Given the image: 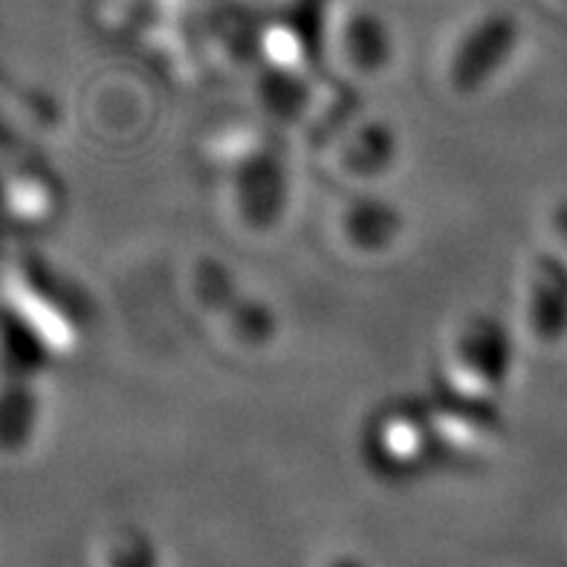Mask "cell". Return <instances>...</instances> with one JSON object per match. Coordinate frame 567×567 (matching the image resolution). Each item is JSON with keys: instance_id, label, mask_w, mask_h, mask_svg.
I'll list each match as a JSON object with an SVG mask.
<instances>
[{"instance_id": "1", "label": "cell", "mask_w": 567, "mask_h": 567, "mask_svg": "<svg viewBox=\"0 0 567 567\" xmlns=\"http://www.w3.org/2000/svg\"><path fill=\"white\" fill-rule=\"evenodd\" d=\"M231 195L240 220L255 231L278 226L290 203V174L278 136H252L231 159Z\"/></svg>"}, {"instance_id": "2", "label": "cell", "mask_w": 567, "mask_h": 567, "mask_svg": "<svg viewBox=\"0 0 567 567\" xmlns=\"http://www.w3.org/2000/svg\"><path fill=\"white\" fill-rule=\"evenodd\" d=\"M515 362V344L509 337L507 324L489 313L472 316L455 337L452 348V365L461 389H470L475 394L493 396L509 382Z\"/></svg>"}, {"instance_id": "3", "label": "cell", "mask_w": 567, "mask_h": 567, "mask_svg": "<svg viewBox=\"0 0 567 567\" xmlns=\"http://www.w3.org/2000/svg\"><path fill=\"white\" fill-rule=\"evenodd\" d=\"M518 21L509 12H493L481 18L457 41L449 61V84L461 96H475L507 68L518 47Z\"/></svg>"}, {"instance_id": "4", "label": "cell", "mask_w": 567, "mask_h": 567, "mask_svg": "<svg viewBox=\"0 0 567 567\" xmlns=\"http://www.w3.org/2000/svg\"><path fill=\"white\" fill-rule=\"evenodd\" d=\"M195 292L200 305L226 321L231 337L244 344H267L276 337L278 319L261 299H249L238 287L235 276L215 258H203L195 269Z\"/></svg>"}, {"instance_id": "5", "label": "cell", "mask_w": 567, "mask_h": 567, "mask_svg": "<svg viewBox=\"0 0 567 567\" xmlns=\"http://www.w3.org/2000/svg\"><path fill=\"white\" fill-rule=\"evenodd\" d=\"M425 403L449 441L484 443L504 432L507 425L493 396L461 389L452 380L434 382V389L425 394Z\"/></svg>"}, {"instance_id": "6", "label": "cell", "mask_w": 567, "mask_h": 567, "mask_svg": "<svg viewBox=\"0 0 567 567\" xmlns=\"http://www.w3.org/2000/svg\"><path fill=\"white\" fill-rule=\"evenodd\" d=\"M527 321L542 342H559L567 333V264L542 255L533 264L527 292Z\"/></svg>"}, {"instance_id": "7", "label": "cell", "mask_w": 567, "mask_h": 567, "mask_svg": "<svg viewBox=\"0 0 567 567\" xmlns=\"http://www.w3.org/2000/svg\"><path fill=\"white\" fill-rule=\"evenodd\" d=\"M342 229L344 238L362 252H382L403 235V215L382 197H359L344 212Z\"/></svg>"}, {"instance_id": "8", "label": "cell", "mask_w": 567, "mask_h": 567, "mask_svg": "<svg viewBox=\"0 0 567 567\" xmlns=\"http://www.w3.org/2000/svg\"><path fill=\"white\" fill-rule=\"evenodd\" d=\"M396 163V134L385 122H365L342 148L344 172L353 177H380Z\"/></svg>"}, {"instance_id": "9", "label": "cell", "mask_w": 567, "mask_h": 567, "mask_svg": "<svg viewBox=\"0 0 567 567\" xmlns=\"http://www.w3.org/2000/svg\"><path fill=\"white\" fill-rule=\"evenodd\" d=\"M344 59L357 73L377 75L391 64V35L385 30V23L380 18H373L371 12H359L348 21L342 35Z\"/></svg>"}, {"instance_id": "10", "label": "cell", "mask_w": 567, "mask_h": 567, "mask_svg": "<svg viewBox=\"0 0 567 567\" xmlns=\"http://www.w3.org/2000/svg\"><path fill=\"white\" fill-rule=\"evenodd\" d=\"M261 99L276 120H299L307 102H310L307 75L296 73L290 68H281V64H272L261 75Z\"/></svg>"}, {"instance_id": "11", "label": "cell", "mask_w": 567, "mask_h": 567, "mask_svg": "<svg viewBox=\"0 0 567 567\" xmlns=\"http://www.w3.org/2000/svg\"><path fill=\"white\" fill-rule=\"evenodd\" d=\"M556 229H559L561 238L567 240V203L565 206H559V212H556Z\"/></svg>"}]
</instances>
